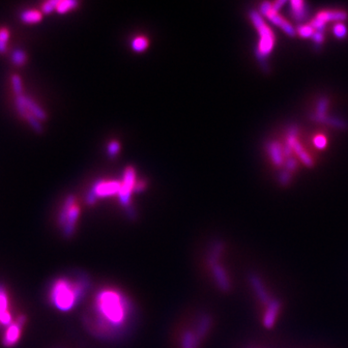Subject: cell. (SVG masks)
Here are the masks:
<instances>
[{
	"label": "cell",
	"instance_id": "7a4b0ae2",
	"mask_svg": "<svg viewBox=\"0 0 348 348\" xmlns=\"http://www.w3.org/2000/svg\"><path fill=\"white\" fill-rule=\"evenodd\" d=\"M90 287L85 275L62 276L54 280L48 289V301L61 312L73 310L83 300Z\"/></svg>",
	"mask_w": 348,
	"mask_h": 348
},
{
	"label": "cell",
	"instance_id": "5bb4252c",
	"mask_svg": "<svg viewBox=\"0 0 348 348\" xmlns=\"http://www.w3.org/2000/svg\"><path fill=\"white\" fill-rule=\"evenodd\" d=\"M251 285H252L253 290L255 291V294L259 298V300L266 305H268L269 302L271 301V298H270L268 292L266 291L261 280L257 276H251Z\"/></svg>",
	"mask_w": 348,
	"mask_h": 348
},
{
	"label": "cell",
	"instance_id": "7c38bea8",
	"mask_svg": "<svg viewBox=\"0 0 348 348\" xmlns=\"http://www.w3.org/2000/svg\"><path fill=\"white\" fill-rule=\"evenodd\" d=\"M281 308V304L276 299H271L267 305V310L265 312L263 324L267 328H272L276 321L277 313Z\"/></svg>",
	"mask_w": 348,
	"mask_h": 348
},
{
	"label": "cell",
	"instance_id": "30bf717a",
	"mask_svg": "<svg viewBox=\"0 0 348 348\" xmlns=\"http://www.w3.org/2000/svg\"><path fill=\"white\" fill-rule=\"evenodd\" d=\"M135 172L132 168H128L125 170L124 178L121 182L120 192L118 193L122 205L127 206L129 204L131 193L134 191L135 187Z\"/></svg>",
	"mask_w": 348,
	"mask_h": 348
},
{
	"label": "cell",
	"instance_id": "4dcf8cb0",
	"mask_svg": "<svg viewBox=\"0 0 348 348\" xmlns=\"http://www.w3.org/2000/svg\"><path fill=\"white\" fill-rule=\"evenodd\" d=\"M312 40H313L314 43L317 44V45L322 44V43L324 42V34H323V32H322V31H316V32L314 33V35L312 36Z\"/></svg>",
	"mask_w": 348,
	"mask_h": 348
},
{
	"label": "cell",
	"instance_id": "4316f807",
	"mask_svg": "<svg viewBox=\"0 0 348 348\" xmlns=\"http://www.w3.org/2000/svg\"><path fill=\"white\" fill-rule=\"evenodd\" d=\"M333 31H334L335 36L339 38V39L344 38V37L346 36V34H347V28H346L345 24H343V23H336L334 25Z\"/></svg>",
	"mask_w": 348,
	"mask_h": 348
},
{
	"label": "cell",
	"instance_id": "ffe728a7",
	"mask_svg": "<svg viewBox=\"0 0 348 348\" xmlns=\"http://www.w3.org/2000/svg\"><path fill=\"white\" fill-rule=\"evenodd\" d=\"M78 5H79V2L74 1V0L59 1V4L57 5L56 11L59 14H65V13L69 12L70 10H73L74 8H76Z\"/></svg>",
	"mask_w": 348,
	"mask_h": 348
},
{
	"label": "cell",
	"instance_id": "52a82bcc",
	"mask_svg": "<svg viewBox=\"0 0 348 348\" xmlns=\"http://www.w3.org/2000/svg\"><path fill=\"white\" fill-rule=\"evenodd\" d=\"M121 182L118 181H102L97 183L93 190L87 195V202L93 203L96 197H105L108 195L118 194L120 192Z\"/></svg>",
	"mask_w": 348,
	"mask_h": 348
},
{
	"label": "cell",
	"instance_id": "6da1fadb",
	"mask_svg": "<svg viewBox=\"0 0 348 348\" xmlns=\"http://www.w3.org/2000/svg\"><path fill=\"white\" fill-rule=\"evenodd\" d=\"M132 317V305L128 297L116 288H103L94 297L85 324L95 336L111 339L128 330Z\"/></svg>",
	"mask_w": 348,
	"mask_h": 348
},
{
	"label": "cell",
	"instance_id": "7402d4cb",
	"mask_svg": "<svg viewBox=\"0 0 348 348\" xmlns=\"http://www.w3.org/2000/svg\"><path fill=\"white\" fill-rule=\"evenodd\" d=\"M11 82H12L13 90L16 96L24 95V87H23L21 77L19 75H13Z\"/></svg>",
	"mask_w": 348,
	"mask_h": 348
},
{
	"label": "cell",
	"instance_id": "1f68e13d",
	"mask_svg": "<svg viewBox=\"0 0 348 348\" xmlns=\"http://www.w3.org/2000/svg\"><path fill=\"white\" fill-rule=\"evenodd\" d=\"M280 181H281V183H282V184H284V185H287V184H288V182L290 181V174H289V172H288V171H285V172H283V173L281 174V178H280Z\"/></svg>",
	"mask_w": 348,
	"mask_h": 348
},
{
	"label": "cell",
	"instance_id": "484cf974",
	"mask_svg": "<svg viewBox=\"0 0 348 348\" xmlns=\"http://www.w3.org/2000/svg\"><path fill=\"white\" fill-rule=\"evenodd\" d=\"M58 4H59L58 0H49V1H47V2H45L43 4L42 11L46 15H49V14L53 12L54 10H56Z\"/></svg>",
	"mask_w": 348,
	"mask_h": 348
},
{
	"label": "cell",
	"instance_id": "603a6c76",
	"mask_svg": "<svg viewBox=\"0 0 348 348\" xmlns=\"http://www.w3.org/2000/svg\"><path fill=\"white\" fill-rule=\"evenodd\" d=\"M315 32L316 31L314 30V28L312 27L311 24H302V25H299L297 28V33L302 38H310V37L312 38Z\"/></svg>",
	"mask_w": 348,
	"mask_h": 348
},
{
	"label": "cell",
	"instance_id": "f546056e",
	"mask_svg": "<svg viewBox=\"0 0 348 348\" xmlns=\"http://www.w3.org/2000/svg\"><path fill=\"white\" fill-rule=\"evenodd\" d=\"M285 163H286V166H287L288 171H293L297 168V162L293 157L288 158Z\"/></svg>",
	"mask_w": 348,
	"mask_h": 348
},
{
	"label": "cell",
	"instance_id": "9c48e42d",
	"mask_svg": "<svg viewBox=\"0 0 348 348\" xmlns=\"http://www.w3.org/2000/svg\"><path fill=\"white\" fill-rule=\"evenodd\" d=\"M25 321L26 317L24 315H21L17 318L16 322H12L7 327L2 337V342L6 347H13L20 340Z\"/></svg>",
	"mask_w": 348,
	"mask_h": 348
},
{
	"label": "cell",
	"instance_id": "3957f363",
	"mask_svg": "<svg viewBox=\"0 0 348 348\" xmlns=\"http://www.w3.org/2000/svg\"><path fill=\"white\" fill-rule=\"evenodd\" d=\"M250 18L259 35V42L256 49L257 57L259 60H264L274 49L276 37L271 27L262 19L259 13L252 11L250 13Z\"/></svg>",
	"mask_w": 348,
	"mask_h": 348
},
{
	"label": "cell",
	"instance_id": "9a60e30c",
	"mask_svg": "<svg viewBox=\"0 0 348 348\" xmlns=\"http://www.w3.org/2000/svg\"><path fill=\"white\" fill-rule=\"evenodd\" d=\"M290 10L291 15L295 21L301 22L307 16V8L304 1L300 0H293L290 2Z\"/></svg>",
	"mask_w": 348,
	"mask_h": 348
},
{
	"label": "cell",
	"instance_id": "f1b7e54d",
	"mask_svg": "<svg viewBox=\"0 0 348 348\" xmlns=\"http://www.w3.org/2000/svg\"><path fill=\"white\" fill-rule=\"evenodd\" d=\"M119 149H120L119 144L116 143V142H112L108 145V154L110 156H116L118 151H119Z\"/></svg>",
	"mask_w": 348,
	"mask_h": 348
},
{
	"label": "cell",
	"instance_id": "4fadbf2b",
	"mask_svg": "<svg viewBox=\"0 0 348 348\" xmlns=\"http://www.w3.org/2000/svg\"><path fill=\"white\" fill-rule=\"evenodd\" d=\"M268 150H269V154L273 164L276 167H282L285 164V157H286L284 152V147L279 143L273 142L269 144Z\"/></svg>",
	"mask_w": 348,
	"mask_h": 348
},
{
	"label": "cell",
	"instance_id": "e0dca14e",
	"mask_svg": "<svg viewBox=\"0 0 348 348\" xmlns=\"http://www.w3.org/2000/svg\"><path fill=\"white\" fill-rule=\"evenodd\" d=\"M21 21L27 24H38L42 21L43 16L42 13L36 10H25L20 15Z\"/></svg>",
	"mask_w": 348,
	"mask_h": 348
},
{
	"label": "cell",
	"instance_id": "d4e9b609",
	"mask_svg": "<svg viewBox=\"0 0 348 348\" xmlns=\"http://www.w3.org/2000/svg\"><path fill=\"white\" fill-rule=\"evenodd\" d=\"M9 31L6 28L0 29V53H5L7 50V43L9 41Z\"/></svg>",
	"mask_w": 348,
	"mask_h": 348
},
{
	"label": "cell",
	"instance_id": "44dd1931",
	"mask_svg": "<svg viewBox=\"0 0 348 348\" xmlns=\"http://www.w3.org/2000/svg\"><path fill=\"white\" fill-rule=\"evenodd\" d=\"M25 119L28 122V124L30 125V127L37 132V133H42L44 132V127L43 124L41 123V121L37 119L35 116H33L31 113H27L25 116Z\"/></svg>",
	"mask_w": 348,
	"mask_h": 348
},
{
	"label": "cell",
	"instance_id": "2e32d148",
	"mask_svg": "<svg viewBox=\"0 0 348 348\" xmlns=\"http://www.w3.org/2000/svg\"><path fill=\"white\" fill-rule=\"evenodd\" d=\"M26 106H27L28 112L31 113L33 116H35L37 119H39L40 121L47 120L48 115H47L46 111L41 108L36 102L33 99H31L30 97L26 96Z\"/></svg>",
	"mask_w": 348,
	"mask_h": 348
},
{
	"label": "cell",
	"instance_id": "d6986e66",
	"mask_svg": "<svg viewBox=\"0 0 348 348\" xmlns=\"http://www.w3.org/2000/svg\"><path fill=\"white\" fill-rule=\"evenodd\" d=\"M15 105H16V109H17V112L19 113V115L25 118L26 114L28 113V109H27V106H26V96H24V95L16 96Z\"/></svg>",
	"mask_w": 348,
	"mask_h": 348
},
{
	"label": "cell",
	"instance_id": "cb8c5ba5",
	"mask_svg": "<svg viewBox=\"0 0 348 348\" xmlns=\"http://www.w3.org/2000/svg\"><path fill=\"white\" fill-rule=\"evenodd\" d=\"M148 46V41L144 37H136L132 43V49L135 51H144Z\"/></svg>",
	"mask_w": 348,
	"mask_h": 348
},
{
	"label": "cell",
	"instance_id": "277c9868",
	"mask_svg": "<svg viewBox=\"0 0 348 348\" xmlns=\"http://www.w3.org/2000/svg\"><path fill=\"white\" fill-rule=\"evenodd\" d=\"M80 216V208L76 205L75 195H69L61 208L58 217V225L62 227L65 237H71L76 230L77 222Z\"/></svg>",
	"mask_w": 348,
	"mask_h": 348
},
{
	"label": "cell",
	"instance_id": "83f0119b",
	"mask_svg": "<svg viewBox=\"0 0 348 348\" xmlns=\"http://www.w3.org/2000/svg\"><path fill=\"white\" fill-rule=\"evenodd\" d=\"M313 144L318 149H324L327 145V138L323 134H317L313 138Z\"/></svg>",
	"mask_w": 348,
	"mask_h": 348
},
{
	"label": "cell",
	"instance_id": "ba28073f",
	"mask_svg": "<svg viewBox=\"0 0 348 348\" xmlns=\"http://www.w3.org/2000/svg\"><path fill=\"white\" fill-rule=\"evenodd\" d=\"M298 130L296 127H292L289 129L288 133V141H287V147H288L293 153L295 152L296 155L300 158L303 164L307 167H312L313 161L312 157L309 155V153L305 150L303 145H301L298 137H297Z\"/></svg>",
	"mask_w": 348,
	"mask_h": 348
},
{
	"label": "cell",
	"instance_id": "ac0fdd59",
	"mask_svg": "<svg viewBox=\"0 0 348 348\" xmlns=\"http://www.w3.org/2000/svg\"><path fill=\"white\" fill-rule=\"evenodd\" d=\"M27 59V55L26 52L21 49V48H16L13 50L12 54H11V60H12L13 64H15L16 66H23L25 64Z\"/></svg>",
	"mask_w": 348,
	"mask_h": 348
},
{
	"label": "cell",
	"instance_id": "5b68a950",
	"mask_svg": "<svg viewBox=\"0 0 348 348\" xmlns=\"http://www.w3.org/2000/svg\"><path fill=\"white\" fill-rule=\"evenodd\" d=\"M261 13L264 15L265 17L272 22L273 24H276L281 27V29L287 33L288 36L293 37L295 35L296 31L294 27L288 22L287 19H285L282 15H280L277 11H276L270 2H263L261 4Z\"/></svg>",
	"mask_w": 348,
	"mask_h": 348
},
{
	"label": "cell",
	"instance_id": "8fae6325",
	"mask_svg": "<svg viewBox=\"0 0 348 348\" xmlns=\"http://www.w3.org/2000/svg\"><path fill=\"white\" fill-rule=\"evenodd\" d=\"M220 251H221V247L217 246L214 249V252L212 254V259H211V262H212V270H213V273L215 275V277H216L217 281H218V284L220 286V288L227 290L228 288H229V282H228V276L226 275L224 269L218 265V262H217V258L220 254Z\"/></svg>",
	"mask_w": 348,
	"mask_h": 348
},
{
	"label": "cell",
	"instance_id": "8992f818",
	"mask_svg": "<svg viewBox=\"0 0 348 348\" xmlns=\"http://www.w3.org/2000/svg\"><path fill=\"white\" fill-rule=\"evenodd\" d=\"M347 19V13L342 10H325L318 13L311 22L315 31H323L325 24L329 22L342 23Z\"/></svg>",
	"mask_w": 348,
	"mask_h": 348
}]
</instances>
